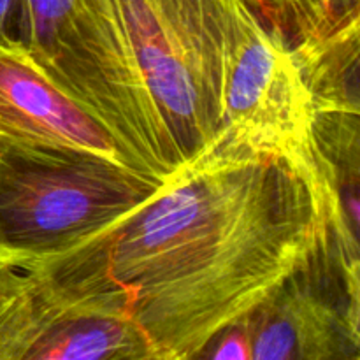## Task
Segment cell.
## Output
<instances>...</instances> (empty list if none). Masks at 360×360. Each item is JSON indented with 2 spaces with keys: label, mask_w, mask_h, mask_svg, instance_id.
Segmentation results:
<instances>
[{
  "label": "cell",
  "mask_w": 360,
  "mask_h": 360,
  "mask_svg": "<svg viewBox=\"0 0 360 360\" xmlns=\"http://www.w3.org/2000/svg\"><path fill=\"white\" fill-rule=\"evenodd\" d=\"M269 2H276V0H269Z\"/></svg>",
  "instance_id": "10"
},
{
  "label": "cell",
  "mask_w": 360,
  "mask_h": 360,
  "mask_svg": "<svg viewBox=\"0 0 360 360\" xmlns=\"http://www.w3.org/2000/svg\"><path fill=\"white\" fill-rule=\"evenodd\" d=\"M0 360H153L105 231L49 255L0 252Z\"/></svg>",
  "instance_id": "3"
},
{
  "label": "cell",
  "mask_w": 360,
  "mask_h": 360,
  "mask_svg": "<svg viewBox=\"0 0 360 360\" xmlns=\"http://www.w3.org/2000/svg\"><path fill=\"white\" fill-rule=\"evenodd\" d=\"M276 155L204 151L109 229V269L153 360L199 359L301 269L343 218Z\"/></svg>",
  "instance_id": "1"
},
{
  "label": "cell",
  "mask_w": 360,
  "mask_h": 360,
  "mask_svg": "<svg viewBox=\"0 0 360 360\" xmlns=\"http://www.w3.org/2000/svg\"><path fill=\"white\" fill-rule=\"evenodd\" d=\"M271 7L288 39L359 18L360 13L359 0H276Z\"/></svg>",
  "instance_id": "8"
},
{
  "label": "cell",
  "mask_w": 360,
  "mask_h": 360,
  "mask_svg": "<svg viewBox=\"0 0 360 360\" xmlns=\"http://www.w3.org/2000/svg\"><path fill=\"white\" fill-rule=\"evenodd\" d=\"M360 257L330 229L319 252L234 323L252 360H359Z\"/></svg>",
  "instance_id": "6"
},
{
  "label": "cell",
  "mask_w": 360,
  "mask_h": 360,
  "mask_svg": "<svg viewBox=\"0 0 360 360\" xmlns=\"http://www.w3.org/2000/svg\"><path fill=\"white\" fill-rule=\"evenodd\" d=\"M238 0H76L48 76L137 171L171 179L221 130Z\"/></svg>",
  "instance_id": "2"
},
{
  "label": "cell",
  "mask_w": 360,
  "mask_h": 360,
  "mask_svg": "<svg viewBox=\"0 0 360 360\" xmlns=\"http://www.w3.org/2000/svg\"><path fill=\"white\" fill-rule=\"evenodd\" d=\"M23 34V0H0V39H20Z\"/></svg>",
  "instance_id": "9"
},
{
  "label": "cell",
  "mask_w": 360,
  "mask_h": 360,
  "mask_svg": "<svg viewBox=\"0 0 360 360\" xmlns=\"http://www.w3.org/2000/svg\"><path fill=\"white\" fill-rule=\"evenodd\" d=\"M313 122L302 67L266 0H238L224 123L206 151L276 155L327 181L316 160Z\"/></svg>",
  "instance_id": "5"
},
{
  "label": "cell",
  "mask_w": 360,
  "mask_h": 360,
  "mask_svg": "<svg viewBox=\"0 0 360 360\" xmlns=\"http://www.w3.org/2000/svg\"><path fill=\"white\" fill-rule=\"evenodd\" d=\"M167 181L98 155L0 139V252H63L115 227Z\"/></svg>",
  "instance_id": "4"
},
{
  "label": "cell",
  "mask_w": 360,
  "mask_h": 360,
  "mask_svg": "<svg viewBox=\"0 0 360 360\" xmlns=\"http://www.w3.org/2000/svg\"><path fill=\"white\" fill-rule=\"evenodd\" d=\"M0 139L130 165L112 134L53 83L20 39H0Z\"/></svg>",
  "instance_id": "7"
}]
</instances>
